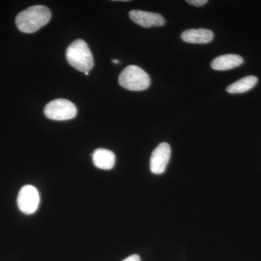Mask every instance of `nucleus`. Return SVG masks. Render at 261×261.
Returning <instances> with one entry per match:
<instances>
[{"label":"nucleus","instance_id":"8","mask_svg":"<svg viewBox=\"0 0 261 261\" xmlns=\"http://www.w3.org/2000/svg\"><path fill=\"white\" fill-rule=\"evenodd\" d=\"M214 33L209 29H189L182 32L181 38L184 42L190 44H207L214 39Z\"/></svg>","mask_w":261,"mask_h":261},{"label":"nucleus","instance_id":"10","mask_svg":"<svg viewBox=\"0 0 261 261\" xmlns=\"http://www.w3.org/2000/svg\"><path fill=\"white\" fill-rule=\"evenodd\" d=\"M244 63L243 58L238 55H224L215 58L211 63V68L216 70L232 69Z\"/></svg>","mask_w":261,"mask_h":261},{"label":"nucleus","instance_id":"2","mask_svg":"<svg viewBox=\"0 0 261 261\" xmlns=\"http://www.w3.org/2000/svg\"><path fill=\"white\" fill-rule=\"evenodd\" d=\"M68 63L79 71L89 72L94 66V59L87 43L77 39L70 44L66 50Z\"/></svg>","mask_w":261,"mask_h":261},{"label":"nucleus","instance_id":"3","mask_svg":"<svg viewBox=\"0 0 261 261\" xmlns=\"http://www.w3.org/2000/svg\"><path fill=\"white\" fill-rule=\"evenodd\" d=\"M118 83L127 90L143 91L149 88L150 77L140 67L129 65L121 72Z\"/></svg>","mask_w":261,"mask_h":261},{"label":"nucleus","instance_id":"7","mask_svg":"<svg viewBox=\"0 0 261 261\" xmlns=\"http://www.w3.org/2000/svg\"><path fill=\"white\" fill-rule=\"evenodd\" d=\"M129 17L134 23L143 28L162 27L166 23V20L161 14L143 10H132Z\"/></svg>","mask_w":261,"mask_h":261},{"label":"nucleus","instance_id":"13","mask_svg":"<svg viewBox=\"0 0 261 261\" xmlns=\"http://www.w3.org/2000/svg\"><path fill=\"white\" fill-rule=\"evenodd\" d=\"M122 261H141V258L138 255L135 254V255H130V256L126 257V258Z\"/></svg>","mask_w":261,"mask_h":261},{"label":"nucleus","instance_id":"1","mask_svg":"<svg viewBox=\"0 0 261 261\" xmlns=\"http://www.w3.org/2000/svg\"><path fill=\"white\" fill-rule=\"evenodd\" d=\"M51 17L50 10L47 7L34 5L18 13L15 24L20 32L32 34L49 23Z\"/></svg>","mask_w":261,"mask_h":261},{"label":"nucleus","instance_id":"11","mask_svg":"<svg viewBox=\"0 0 261 261\" xmlns=\"http://www.w3.org/2000/svg\"><path fill=\"white\" fill-rule=\"evenodd\" d=\"M257 83V78L254 75H248L230 84L226 91L230 94L244 93L253 88Z\"/></svg>","mask_w":261,"mask_h":261},{"label":"nucleus","instance_id":"4","mask_svg":"<svg viewBox=\"0 0 261 261\" xmlns=\"http://www.w3.org/2000/svg\"><path fill=\"white\" fill-rule=\"evenodd\" d=\"M46 117L54 121H66L76 116V107L73 102L65 99H57L51 101L44 110Z\"/></svg>","mask_w":261,"mask_h":261},{"label":"nucleus","instance_id":"12","mask_svg":"<svg viewBox=\"0 0 261 261\" xmlns=\"http://www.w3.org/2000/svg\"><path fill=\"white\" fill-rule=\"evenodd\" d=\"M187 3L195 7H201L205 5L207 3V0H187Z\"/></svg>","mask_w":261,"mask_h":261},{"label":"nucleus","instance_id":"9","mask_svg":"<svg viewBox=\"0 0 261 261\" xmlns=\"http://www.w3.org/2000/svg\"><path fill=\"white\" fill-rule=\"evenodd\" d=\"M92 161L96 167L102 170H111L116 163V155L107 149H96L92 154Z\"/></svg>","mask_w":261,"mask_h":261},{"label":"nucleus","instance_id":"15","mask_svg":"<svg viewBox=\"0 0 261 261\" xmlns=\"http://www.w3.org/2000/svg\"><path fill=\"white\" fill-rule=\"evenodd\" d=\"M84 74H85L86 75H89V72H86V73H84Z\"/></svg>","mask_w":261,"mask_h":261},{"label":"nucleus","instance_id":"6","mask_svg":"<svg viewBox=\"0 0 261 261\" xmlns=\"http://www.w3.org/2000/svg\"><path fill=\"white\" fill-rule=\"evenodd\" d=\"M171 149L166 142L160 144L152 152L149 161L151 172L154 174H161L164 173L169 163Z\"/></svg>","mask_w":261,"mask_h":261},{"label":"nucleus","instance_id":"14","mask_svg":"<svg viewBox=\"0 0 261 261\" xmlns=\"http://www.w3.org/2000/svg\"><path fill=\"white\" fill-rule=\"evenodd\" d=\"M113 63H115V64H118L120 62L119 61H118V60H113Z\"/></svg>","mask_w":261,"mask_h":261},{"label":"nucleus","instance_id":"5","mask_svg":"<svg viewBox=\"0 0 261 261\" xmlns=\"http://www.w3.org/2000/svg\"><path fill=\"white\" fill-rule=\"evenodd\" d=\"M40 202L39 192L32 185H25L19 192L17 203L23 214L30 215L37 211Z\"/></svg>","mask_w":261,"mask_h":261}]
</instances>
